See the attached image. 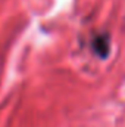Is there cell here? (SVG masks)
Listing matches in <instances>:
<instances>
[{
	"label": "cell",
	"mask_w": 125,
	"mask_h": 127,
	"mask_svg": "<svg viewBox=\"0 0 125 127\" xmlns=\"http://www.w3.org/2000/svg\"><path fill=\"white\" fill-rule=\"evenodd\" d=\"M90 47L100 59H107L110 55V35H109V32H96L90 40Z\"/></svg>",
	"instance_id": "1"
}]
</instances>
